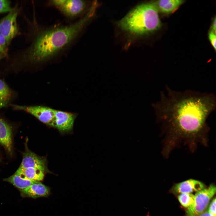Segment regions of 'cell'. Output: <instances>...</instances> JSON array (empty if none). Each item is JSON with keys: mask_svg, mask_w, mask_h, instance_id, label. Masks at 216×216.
<instances>
[{"mask_svg": "<svg viewBox=\"0 0 216 216\" xmlns=\"http://www.w3.org/2000/svg\"><path fill=\"white\" fill-rule=\"evenodd\" d=\"M216 101L213 93L189 89L178 91L166 86L153 106L158 120L176 134L190 138L205 127L207 118L215 109Z\"/></svg>", "mask_w": 216, "mask_h": 216, "instance_id": "cell-1", "label": "cell"}, {"mask_svg": "<svg viewBox=\"0 0 216 216\" xmlns=\"http://www.w3.org/2000/svg\"><path fill=\"white\" fill-rule=\"evenodd\" d=\"M96 10L91 7L84 16L68 24L59 23L38 28L24 60L31 64H44L67 55L84 34Z\"/></svg>", "mask_w": 216, "mask_h": 216, "instance_id": "cell-2", "label": "cell"}, {"mask_svg": "<svg viewBox=\"0 0 216 216\" xmlns=\"http://www.w3.org/2000/svg\"><path fill=\"white\" fill-rule=\"evenodd\" d=\"M122 30L131 34L141 36L159 29L161 23L158 12L153 2L141 4L117 22Z\"/></svg>", "mask_w": 216, "mask_h": 216, "instance_id": "cell-3", "label": "cell"}, {"mask_svg": "<svg viewBox=\"0 0 216 216\" xmlns=\"http://www.w3.org/2000/svg\"><path fill=\"white\" fill-rule=\"evenodd\" d=\"M92 3L85 0H50L46 5L57 9L67 20L73 22L88 13Z\"/></svg>", "mask_w": 216, "mask_h": 216, "instance_id": "cell-4", "label": "cell"}, {"mask_svg": "<svg viewBox=\"0 0 216 216\" xmlns=\"http://www.w3.org/2000/svg\"><path fill=\"white\" fill-rule=\"evenodd\" d=\"M216 191L215 186L212 184L196 192L194 194L193 205L186 210V216H197L206 210Z\"/></svg>", "mask_w": 216, "mask_h": 216, "instance_id": "cell-5", "label": "cell"}, {"mask_svg": "<svg viewBox=\"0 0 216 216\" xmlns=\"http://www.w3.org/2000/svg\"><path fill=\"white\" fill-rule=\"evenodd\" d=\"M13 109L23 111L34 116L43 123L52 126L54 117L55 109L42 106H25L11 104Z\"/></svg>", "mask_w": 216, "mask_h": 216, "instance_id": "cell-6", "label": "cell"}, {"mask_svg": "<svg viewBox=\"0 0 216 216\" xmlns=\"http://www.w3.org/2000/svg\"><path fill=\"white\" fill-rule=\"evenodd\" d=\"M18 12L17 8H13L7 15L0 20V34L9 44L18 33L17 23Z\"/></svg>", "mask_w": 216, "mask_h": 216, "instance_id": "cell-7", "label": "cell"}, {"mask_svg": "<svg viewBox=\"0 0 216 216\" xmlns=\"http://www.w3.org/2000/svg\"><path fill=\"white\" fill-rule=\"evenodd\" d=\"M76 114L55 110L54 117L52 126L61 131L71 130L76 117Z\"/></svg>", "mask_w": 216, "mask_h": 216, "instance_id": "cell-8", "label": "cell"}, {"mask_svg": "<svg viewBox=\"0 0 216 216\" xmlns=\"http://www.w3.org/2000/svg\"><path fill=\"white\" fill-rule=\"evenodd\" d=\"M206 188L202 182L195 179H189L174 185L171 192L176 195L183 193H196Z\"/></svg>", "mask_w": 216, "mask_h": 216, "instance_id": "cell-9", "label": "cell"}, {"mask_svg": "<svg viewBox=\"0 0 216 216\" xmlns=\"http://www.w3.org/2000/svg\"><path fill=\"white\" fill-rule=\"evenodd\" d=\"M23 154V158L19 169L34 168L40 170L43 172L46 170L45 160L29 150L26 147Z\"/></svg>", "mask_w": 216, "mask_h": 216, "instance_id": "cell-10", "label": "cell"}, {"mask_svg": "<svg viewBox=\"0 0 216 216\" xmlns=\"http://www.w3.org/2000/svg\"><path fill=\"white\" fill-rule=\"evenodd\" d=\"M0 144L10 153L12 152V130L11 126L0 118Z\"/></svg>", "mask_w": 216, "mask_h": 216, "instance_id": "cell-11", "label": "cell"}, {"mask_svg": "<svg viewBox=\"0 0 216 216\" xmlns=\"http://www.w3.org/2000/svg\"><path fill=\"white\" fill-rule=\"evenodd\" d=\"M20 191L21 196L23 197L36 198L48 196L50 190L48 187L39 181L25 189L20 190Z\"/></svg>", "mask_w": 216, "mask_h": 216, "instance_id": "cell-12", "label": "cell"}, {"mask_svg": "<svg viewBox=\"0 0 216 216\" xmlns=\"http://www.w3.org/2000/svg\"><path fill=\"white\" fill-rule=\"evenodd\" d=\"M184 2L182 0H160L153 3L158 12L169 14L175 11Z\"/></svg>", "mask_w": 216, "mask_h": 216, "instance_id": "cell-13", "label": "cell"}, {"mask_svg": "<svg viewBox=\"0 0 216 216\" xmlns=\"http://www.w3.org/2000/svg\"><path fill=\"white\" fill-rule=\"evenodd\" d=\"M3 180L11 183L20 190L25 189L39 182L27 179L16 171L12 175L4 178Z\"/></svg>", "mask_w": 216, "mask_h": 216, "instance_id": "cell-14", "label": "cell"}, {"mask_svg": "<svg viewBox=\"0 0 216 216\" xmlns=\"http://www.w3.org/2000/svg\"><path fill=\"white\" fill-rule=\"evenodd\" d=\"M16 172L25 178L32 180L39 181L42 180L44 177V172L36 168H18Z\"/></svg>", "mask_w": 216, "mask_h": 216, "instance_id": "cell-15", "label": "cell"}, {"mask_svg": "<svg viewBox=\"0 0 216 216\" xmlns=\"http://www.w3.org/2000/svg\"><path fill=\"white\" fill-rule=\"evenodd\" d=\"M194 194H193L183 193L178 194V200L181 205L187 210L193 205Z\"/></svg>", "mask_w": 216, "mask_h": 216, "instance_id": "cell-16", "label": "cell"}, {"mask_svg": "<svg viewBox=\"0 0 216 216\" xmlns=\"http://www.w3.org/2000/svg\"><path fill=\"white\" fill-rule=\"evenodd\" d=\"M0 96L10 99L11 93L7 84L0 79Z\"/></svg>", "mask_w": 216, "mask_h": 216, "instance_id": "cell-17", "label": "cell"}, {"mask_svg": "<svg viewBox=\"0 0 216 216\" xmlns=\"http://www.w3.org/2000/svg\"><path fill=\"white\" fill-rule=\"evenodd\" d=\"M13 9L10 6L9 1L0 0V13L10 12Z\"/></svg>", "mask_w": 216, "mask_h": 216, "instance_id": "cell-18", "label": "cell"}, {"mask_svg": "<svg viewBox=\"0 0 216 216\" xmlns=\"http://www.w3.org/2000/svg\"><path fill=\"white\" fill-rule=\"evenodd\" d=\"M9 44L5 38L0 34V53L6 55Z\"/></svg>", "mask_w": 216, "mask_h": 216, "instance_id": "cell-19", "label": "cell"}, {"mask_svg": "<svg viewBox=\"0 0 216 216\" xmlns=\"http://www.w3.org/2000/svg\"><path fill=\"white\" fill-rule=\"evenodd\" d=\"M216 200L215 197L213 199L208 205L207 209L209 213L212 216H216Z\"/></svg>", "mask_w": 216, "mask_h": 216, "instance_id": "cell-20", "label": "cell"}, {"mask_svg": "<svg viewBox=\"0 0 216 216\" xmlns=\"http://www.w3.org/2000/svg\"><path fill=\"white\" fill-rule=\"evenodd\" d=\"M209 40L215 50H216V33L210 31L208 34Z\"/></svg>", "mask_w": 216, "mask_h": 216, "instance_id": "cell-21", "label": "cell"}, {"mask_svg": "<svg viewBox=\"0 0 216 216\" xmlns=\"http://www.w3.org/2000/svg\"><path fill=\"white\" fill-rule=\"evenodd\" d=\"M10 99L9 98L0 96V109L7 106Z\"/></svg>", "mask_w": 216, "mask_h": 216, "instance_id": "cell-22", "label": "cell"}, {"mask_svg": "<svg viewBox=\"0 0 216 216\" xmlns=\"http://www.w3.org/2000/svg\"><path fill=\"white\" fill-rule=\"evenodd\" d=\"M216 17H214V20H213V21L212 22V25H211V30L210 31H211L214 33H216Z\"/></svg>", "mask_w": 216, "mask_h": 216, "instance_id": "cell-23", "label": "cell"}, {"mask_svg": "<svg viewBox=\"0 0 216 216\" xmlns=\"http://www.w3.org/2000/svg\"><path fill=\"white\" fill-rule=\"evenodd\" d=\"M197 216H212L208 212L207 209Z\"/></svg>", "mask_w": 216, "mask_h": 216, "instance_id": "cell-24", "label": "cell"}, {"mask_svg": "<svg viewBox=\"0 0 216 216\" xmlns=\"http://www.w3.org/2000/svg\"><path fill=\"white\" fill-rule=\"evenodd\" d=\"M5 55L0 53V60L5 56Z\"/></svg>", "mask_w": 216, "mask_h": 216, "instance_id": "cell-25", "label": "cell"}, {"mask_svg": "<svg viewBox=\"0 0 216 216\" xmlns=\"http://www.w3.org/2000/svg\"><path fill=\"white\" fill-rule=\"evenodd\" d=\"M146 216H150V215H149V213H148L147 214V215H146Z\"/></svg>", "mask_w": 216, "mask_h": 216, "instance_id": "cell-26", "label": "cell"}]
</instances>
